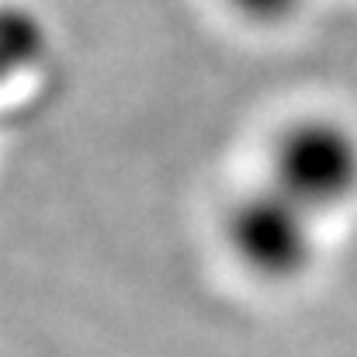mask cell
Returning <instances> with one entry per match:
<instances>
[{"mask_svg": "<svg viewBox=\"0 0 357 357\" xmlns=\"http://www.w3.org/2000/svg\"><path fill=\"white\" fill-rule=\"evenodd\" d=\"M267 184L316 219L357 198V132L333 115H302L278 128Z\"/></svg>", "mask_w": 357, "mask_h": 357, "instance_id": "6da1fadb", "label": "cell"}, {"mask_svg": "<svg viewBox=\"0 0 357 357\" xmlns=\"http://www.w3.org/2000/svg\"><path fill=\"white\" fill-rule=\"evenodd\" d=\"M319 219L260 184L239 195L226 215V246L236 264L267 284H291L305 278L319 253Z\"/></svg>", "mask_w": 357, "mask_h": 357, "instance_id": "7a4b0ae2", "label": "cell"}, {"mask_svg": "<svg viewBox=\"0 0 357 357\" xmlns=\"http://www.w3.org/2000/svg\"><path fill=\"white\" fill-rule=\"evenodd\" d=\"M250 24H284L305 0H226Z\"/></svg>", "mask_w": 357, "mask_h": 357, "instance_id": "3957f363", "label": "cell"}]
</instances>
